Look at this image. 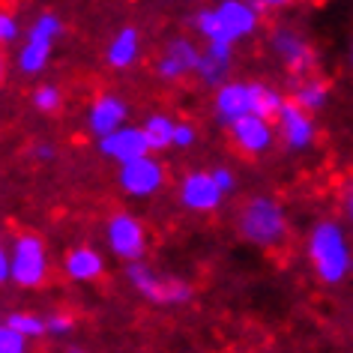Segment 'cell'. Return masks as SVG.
Wrapping results in <instances>:
<instances>
[{
    "label": "cell",
    "instance_id": "cell-1",
    "mask_svg": "<svg viewBox=\"0 0 353 353\" xmlns=\"http://www.w3.org/2000/svg\"><path fill=\"white\" fill-rule=\"evenodd\" d=\"M347 228L339 219H317L305 234V261L326 288H339L353 276V236Z\"/></svg>",
    "mask_w": 353,
    "mask_h": 353
},
{
    "label": "cell",
    "instance_id": "cell-2",
    "mask_svg": "<svg viewBox=\"0 0 353 353\" xmlns=\"http://www.w3.org/2000/svg\"><path fill=\"white\" fill-rule=\"evenodd\" d=\"M195 37L204 46H243L263 28V10L254 0H216L192 15Z\"/></svg>",
    "mask_w": 353,
    "mask_h": 353
},
{
    "label": "cell",
    "instance_id": "cell-3",
    "mask_svg": "<svg viewBox=\"0 0 353 353\" xmlns=\"http://www.w3.org/2000/svg\"><path fill=\"white\" fill-rule=\"evenodd\" d=\"M285 105V93L267 81H249V78H231L213 90V117L228 129L234 120L261 114V117H276Z\"/></svg>",
    "mask_w": 353,
    "mask_h": 353
},
{
    "label": "cell",
    "instance_id": "cell-4",
    "mask_svg": "<svg viewBox=\"0 0 353 353\" xmlns=\"http://www.w3.org/2000/svg\"><path fill=\"white\" fill-rule=\"evenodd\" d=\"M236 231L249 245L263 252H276L290 236V216L288 207L276 195H252L240 207Z\"/></svg>",
    "mask_w": 353,
    "mask_h": 353
},
{
    "label": "cell",
    "instance_id": "cell-5",
    "mask_svg": "<svg viewBox=\"0 0 353 353\" xmlns=\"http://www.w3.org/2000/svg\"><path fill=\"white\" fill-rule=\"evenodd\" d=\"M267 51L288 75L303 78L317 72V46L294 21H276L267 33Z\"/></svg>",
    "mask_w": 353,
    "mask_h": 353
},
{
    "label": "cell",
    "instance_id": "cell-6",
    "mask_svg": "<svg viewBox=\"0 0 353 353\" xmlns=\"http://www.w3.org/2000/svg\"><path fill=\"white\" fill-rule=\"evenodd\" d=\"M60 37H63V21H60L54 12H39L37 19L24 28L21 46L15 51V66H19V72H24V75L46 72Z\"/></svg>",
    "mask_w": 353,
    "mask_h": 353
},
{
    "label": "cell",
    "instance_id": "cell-7",
    "mask_svg": "<svg viewBox=\"0 0 353 353\" xmlns=\"http://www.w3.org/2000/svg\"><path fill=\"white\" fill-rule=\"evenodd\" d=\"M126 281L135 294H141L147 303H153V305L174 308V305H186L192 299L189 281H183L176 276H165V272H159L156 267H150L144 258L126 263Z\"/></svg>",
    "mask_w": 353,
    "mask_h": 353
},
{
    "label": "cell",
    "instance_id": "cell-8",
    "mask_svg": "<svg viewBox=\"0 0 353 353\" xmlns=\"http://www.w3.org/2000/svg\"><path fill=\"white\" fill-rule=\"evenodd\" d=\"M10 263H12V285L21 290H37L51 276L48 249L37 234H19L10 243Z\"/></svg>",
    "mask_w": 353,
    "mask_h": 353
},
{
    "label": "cell",
    "instance_id": "cell-9",
    "mask_svg": "<svg viewBox=\"0 0 353 353\" xmlns=\"http://www.w3.org/2000/svg\"><path fill=\"white\" fill-rule=\"evenodd\" d=\"M201 48L204 46H198L195 37H171L162 46V51L156 54L153 75L162 84H183L189 78H195Z\"/></svg>",
    "mask_w": 353,
    "mask_h": 353
},
{
    "label": "cell",
    "instance_id": "cell-10",
    "mask_svg": "<svg viewBox=\"0 0 353 353\" xmlns=\"http://www.w3.org/2000/svg\"><path fill=\"white\" fill-rule=\"evenodd\" d=\"M168 183V171L165 165L156 159V153H144L132 162L117 165V186L123 195L135 198V201H147L159 195Z\"/></svg>",
    "mask_w": 353,
    "mask_h": 353
},
{
    "label": "cell",
    "instance_id": "cell-11",
    "mask_svg": "<svg viewBox=\"0 0 353 353\" xmlns=\"http://www.w3.org/2000/svg\"><path fill=\"white\" fill-rule=\"evenodd\" d=\"M105 245L123 263L144 258L150 249L147 225L132 213H111L108 222H105Z\"/></svg>",
    "mask_w": 353,
    "mask_h": 353
},
{
    "label": "cell",
    "instance_id": "cell-12",
    "mask_svg": "<svg viewBox=\"0 0 353 353\" xmlns=\"http://www.w3.org/2000/svg\"><path fill=\"white\" fill-rule=\"evenodd\" d=\"M276 129H279V141L281 147L290 150V153H308L317 144V120L314 111L303 108L294 99H285V105L276 114Z\"/></svg>",
    "mask_w": 353,
    "mask_h": 353
},
{
    "label": "cell",
    "instance_id": "cell-13",
    "mask_svg": "<svg viewBox=\"0 0 353 353\" xmlns=\"http://www.w3.org/2000/svg\"><path fill=\"white\" fill-rule=\"evenodd\" d=\"M228 138H231V144L236 147V153H243L249 159H261V156H267L279 141L276 117H261V114L240 117L228 126Z\"/></svg>",
    "mask_w": 353,
    "mask_h": 353
},
{
    "label": "cell",
    "instance_id": "cell-14",
    "mask_svg": "<svg viewBox=\"0 0 353 353\" xmlns=\"http://www.w3.org/2000/svg\"><path fill=\"white\" fill-rule=\"evenodd\" d=\"M176 198L180 204L189 210V213H216L219 207L225 204V189L216 183L213 171H186L180 176V189H176Z\"/></svg>",
    "mask_w": 353,
    "mask_h": 353
},
{
    "label": "cell",
    "instance_id": "cell-15",
    "mask_svg": "<svg viewBox=\"0 0 353 353\" xmlns=\"http://www.w3.org/2000/svg\"><path fill=\"white\" fill-rule=\"evenodd\" d=\"M84 123H87V132L99 141L102 135H108V132L120 129L123 123H129V102L120 93H99L90 102V108H87Z\"/></svg>",
    "mask_w": 353,
    "mask_h": 353
},
{
    "label": "cell",
    "instance_id": "cell-16",
    "mask_svg": "<svg viewBox=\"0 0 353 353\" xmlns=\"http://www.w3.org/2000/svg\"><path fill=\"white\" fill-rule=\"evenodd\" d=\"M99 153L111 162H132V159L144 156V153H153L147 144V135H144V126H132V123H123L120 129L108 132V135L99 138Z\"/></svg>",
    "mask_w": 353,
    "mask_h": 353
},
{
    "label": "cell",
    "instance_id": "cell-17",
    "mask_svg": "<svg viewBox=\"0 0 353 353\" xmlns=\"http://www.w3.org/2000/svg\"><path fill=\"white\" fill-rule=\"evenodd\" d=\"M234 51L236 48H231V46H204L201 48L195 78L207 87V90H216V87H222L225 81H231L234 66H236Z\"/></svg>",
    "mask_w": 353,
    "mask_h": 353
},
{
    "label": "cell",
    "instance_id": "cell-18",
    "mask_svg": "<svg viewBox=\"0 0 353 353\" xmlns=\"http://www.w3.org/2000/svg\"><path fill=\"white\" fill-rule=\"evenodd\" d=\"M141 51H144V39H141V30L126 24L111 37L108 48H105V63H108L114 72H126L141 60Z\"/></svg>",
    "mask_w": 353,
    "mask_h": 353
},
{
    "label": "cell",
    "instance_id": "cell-19",
    "mask_svg": "<svg viewBox=\"0 0 353 353\" xmlns=\"http://www.w3.org/2000/svg\"><path fill=\"white\" fill-rule=\"evenodd\" d=\"M60 270H63L66 279L78 281V285H90V281L102 279L105 258H102L99 249H93V245H75V249H69L63 254V263H60Z\"/></svg>",
    "mask_w": 353,
    "mask_h": 353
},
{
    "label": "cell",
    "instance_id": "cell-20",
    "mask_svg": "<svg viewBox=\"0 0 353 353\" xmlns=\"http://www.w3.org/2000/svg\"><path fill=\"white\" fill-rule=\"evenodd\" d=\"M290 99L299 102L303 108L308 111H323L326 105H330L332 99V84L326 81L323 75H317V72H308L303 78H296V84H294V90H290Z\"/></svg>",
    "mask_w": 353,
    "mask_h": 353
},
{
    "label": "cell",
    "instance_id": "cell-21",
    "mask_svg": "<svg viewBox=\"0 0 353 353\" xmlns=\"http://www.w3.org/2000/svg\"><path fill=\"white\" fill-rule=\"evenodd\" d=\"M147 135V144L153 153H162V150H174V129L176 120L171 114H150V117L141 123Z\"/></svg>",
    "mask_w": 353,
    "mask_h": 353
},
{
    "label": "cell",
    "instance_id": "cell-22",
    "mask_svg": "<svg viewBox=\"0 0 353 353\" xmlns=\"http://www.w3.org/2000/svg\"><path fill=\"white\" fill-rule=\"evenodd\" d=\"M30 105L37 108L39 114H57L63 108V90H60L57 84H39L37 90L30 93Z\"/></svg>",
    "mask_w": 353,
    "mask_h": 353
},
{
    "label": "cell",
    "instance_id": "cell-23",
    "mask_svg": "<svg viewBox=\"0 0 353 353\" xmlns=\"http://www.w3.org/2000/svg\"><path fill=\"white\" fill-rule=\"evenodd\" d=\"M15 330H21L24 335H28L30 341H37L46 335V317L37 314V312H12L10 317H6Z\"/></svg>",
    "mask_w": 353,
    "mask_h": 353
},
{
    "label": "cell",
    "instance_id": "cell-24",
    "mask_svg": "<svg viewBox=\"0 0 353 353\" xmlns=\"http://www.w3.org/2000/svg\"><path fill=\"white\" fill-rule=\"evenodd\" d=\"M30 347V339L21 330H15L10 321H0V353H24Z\"/></svg>",
    "mask_w": 353,
    "mask_h": 353
},
{
    "label": "cell",
    "instance_id": "cell-25",
    "mask_svg": "<svg viewBox=\"0 0 353 353\" xmlns=\"http://www.w3.org/2000/svg\"><path fill=\"white\" fill-rule=\"evenodd\" d=\"M21 19L15 15L12 10H6V6H0V48H10L15 42L21 39Z\"/></svg>",
    "mask_w": 353,
    "mask_h": 353
},
{
    "label": "cell",
    "instance_id": "cell-26",
    "mask_svg": "<svg viewBox=\"0 0 353 353\" xmlns=\"http://www.w3.org/2000/svg\"><path fill=\"white\" fill-rule=\"evenodd\" d=\"M75 330V317L69 312H51L46 314V335L48 339H66Z\"/></svg>",
    "mask_w": 353,
    "mask_h": 353
},
{
    "label": "cell",
    "instance_id": "cell-27",
    "mask_svg": "<svg viewBox=\"0 0 353 353\" xmlns=\"http://www.w3.org/2000/svg\"><path fill=\"white\" fill-rule=\"evenodd\" d=\"M195 141H198V129L192 126V123L176 120V129H174V150H189V147H195Z\"/></svg>",
    "mask_w": 353,
    "mask_h": 353
},
{
    "label": "cell",
    "instance_id": "cell-28",
    "mask_svg": "<svg viewBox=\"0 0 353 353\" xmlns=\"http://www.w3.org/2000/svg\"><path fill=\"white\" fill-rule=\"evenodd\" d=\"M254 3L263 10V15L272 12V15H279V12H290V10H296L299 3H305V0H254Z\"/></svg>",
    "mask_w": 353,
    "mask_h": 353
},
{
    "label": "cell",
    "instance_id": "cell-29",
    "mask_svg": "<svg viewBox=\"0 0 353 353\" xmlns=\"http://www.w3.org/2000/svg\"><path fill=\"white\" fill-rule=\"evenodd\" d=\"M216 176V183L225 189V195H231V192L236 189V174L231 171V168H225V165H216V168H210Z\"/></svg>",
    "mask_w": 353,
    "mask_h": 353
},
{
    "label": "cell",
    "instance_id": "cell-30",
    "mask_svg": "<svg viewBox=\"0 0 353 353\" xmlns=\"http://www.w3.org/2000/svg\"><path fill=\"white\" fill-rule=\"evenodd\" d=\"M341 210H344V219H347V225L353 228V176L347 183H344V192H341Z\"/></svg>",
    "mask_w": 353,
    "mask_h": 353
},
{
    "label": "cell",
    "instance_id": "cell-31",
    "mask_svg": "<svg viewBox=\"0 0 353 353\" xmlns=\"http://www.w3.org/2000/svg\"><path fill=\"white\" fill-rule=\"evenodd\" d=\"M54 156H57V150L51 141H37V144H33V159H37V162H51Z\"/></svg>",
    "mask_w": 353,
    "mask_h": 353
},
{
    "label": "cell",
    "instance_id": "cell-32",
    "mask_svg": "<svg viewBox=\"0 0 353 353\" xmlns=\"http://www.w3.org/2000/svg\"><path fill=\"white\" fill-rule=\"evenodd\" d=\"M12 281V263H10V249L0 245V285Z\"/></svg>",
    "mask_w": 353,
    "mask_h": 353
},
{
    "label": "cell",
    "instance_id": "cell-33",
    "mask_svg": "<svg viewBox=\"0 0 353 353\" xmlns=\"http://www.w3.org/2000/svg\"><path fill=\"white\" fill-rule=\"evenodd\" d=\"M6 72H10V63H6L3 51H0V84H3V81H6Z\"/></svg>",
    "mask_w": 353,
    "mask_h": 353
},
{
    "label": "cell",
    "instance_id": "cell-34",
    "mask_svg": "<svg viewBox=\"0 0 353 353\" xmlns=\"http://www.w3.org/2000/svg\"><path fill=\"white\" fill-rule=\"evenodd\" d=\"M347 57H350V69H353V39H350V51H347Z\"/></svg>",
    "mask_w": 353,
    "mask_h": 353
}]
</instances>
